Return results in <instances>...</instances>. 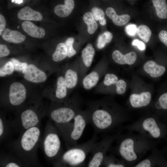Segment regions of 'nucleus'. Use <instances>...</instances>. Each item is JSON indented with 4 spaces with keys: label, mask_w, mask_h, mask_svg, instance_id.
<instances>
[{
    "label": "nucleus",
    "mask_w": 167,
    "mask_h": 167,
    "mask_svg": "<svg viewBox=\"0 0 167 167\" xmlns=\"http://www.w3.org/2000/svg\"><path fill=\"white\" fill-rule=\"evenodd\" d=\"M6 25V21L4 16L1 14H0V35L5 30Z\"/></svg>",
    "instance_id": "79ce46f5"
},
{
    "label": "nucleus",
    "mask_w": 167,
    "mask_h": 167,
    "mask_svg": "<svg viewBox=\"0 0 167 167\" xmlns=\"http://www.w3.org/2000/svg\"><path fill=\"white\" fill-rule=\"evenodd\" d=\"M137 34L144 42L147 43L150 40L152 31L148 26L142 24L137 27Z\"/></svg>",
    "instance_id": "cd10ccee"
},
{
    "label": "nucleus",
    "mask_w": 167,
    "mask_h": 167,
    "mask_svg": "<svg viewBox=\"0 0 167 167\" xmlns=\"http://www.w3.org/2000/svg\"><path fill=\"white\" fill-rule=\"evenodd\" d=\"M79 100L74 98L66 104L55 108L50 112L49 118L57 129L68 124L73 120L81 110Z\"/></svg>",
    "instance_id": "39448f33"
},
{
    "label": "nucleus",
    "mask_w": 167,
    "mask_h": 167,
    "mask_svg": "<svg viewBox=\"0 0 167 167\" xmlns=\"http://www.w3.org/2000/svg\"><path fill=\"white\" fill-rule=\"evenodd\" d=\"M142 125L143 129L148 132L154 138H157L160 136V130L153 118H150L145 119Z\"/></svg>",
    "instance_id": "6ab92c4d"
},
{
    "label": "nucleus",
    "mask_w": 167,
    "mask_h": 167,
    "mask_svg": "<svg viewBox=\"0 0 167 167\" xmlns=\"http://www.w3.org/2000/svg\"><path fill=\"white\" fill-rule=\"evenodd\" d=\"M75 6L73 0H64V4H58L55 6L54 11L58 16L65 17L71 12Z\"/></svg>",
    "instance_id": "a211bd4d"
},
{
    "label": "nucleus",
    "mask_w": 167,
    "mask_h": 167,
    "mask_svg": "<svg viewBox=\"0 0 167 167\" xmlns=\"http://www.w3.org/2000/svg\"><path fill=\"white\" fill-rule=\"evenodd\" d=\"M95 50L92 45L88 44L82 51V57L84 63L87 67H90L92 64Z\"/></svg>",
    "instance_id": "5701e85b"
},
{
    "label": "nucleus",
    "mask_w": 167,
    "mask_h": 167,
    "mask_svg": "<svg viewBox=\"0 0 167 167\" xmlns=\"http://www.w3.org/2000/svg\"><path fill=\"white\" fill-rule=\"evenodd\" d=\"M157 16L159 18H167V5L165 0H152Z\"/></svg>",
    "instance_id": "b1692460"
},
{
    "label": "nucleus",
    "mask_w": 167,
    "mask_h": 167,
    "mask_svg": "<svg viewBox=\"0 0 167 167\" xmlns=\"http://www.w3.org/2000/svg\"><path fill=\"white\" fill-rule=\"evenodd\" d=\"M132 44L133 45L137 46L139 49L141 51H143L145 49L146 46L145 44L138 39L134 40Z\"/></svg>",
    "instance_id": "ea45409f"
},
{
    "label": "nucleus",
    "mask_w": 167,
    "mask_h": 167,
    "mask_svg": "<svg viewBox=\"0 0 167 167\" xmlns=\"http://www.w3.org/2000/svg\"><path fill=\"white\" fill-rule=\"evenodd\" d=\"M134 142L130 138L123 140L119 146L118 152L120 155L125 160L132 161L136 160L137 156L134 149Z\"/></svg>",
    "instance_id": "9d476101"
},
{
    "label": "nucleus",
    "mask_w": 167,
    "mask_h": 167,
    "mask_svg": "<svg viewBox=\"0 0 167 167\" xmlns=\"http://www.w3.org/2000/svg\"><path fill=\"white\" fill-rule=\"evenodd\" d=\"M74 38L72 37H69L66 40L65 44L67 50V57L71 58L76 54V51L74 49L73 45Z\"/></svg>",
    "instance_id": "473e14b6"
},
{
    "label": "nucleus",
    "mask_w": 167,
    "mask_h": 167,
    "mask_svg": "<svg viewBox=\"0 0 167 167\" xmlns=\"http://www.w3.org/2000/svg\"><path fill=\"white\" fill-rule=\"evenodd\" d=\"M113 138L105 137L98 142H96L91 152V157L87 167H99L102 166L106 153Z\"/></svg>",
    "instance_id": "0eeeda50"
},
{
    "label": "nucleus",
    "mask_w": 167,
    "mask_h": 167,
    "mask_svg": "<svg viewBox=\"0 0 167 167\" xmlns=\"http://www.w3.org/2000/svg\"><path fill=\"white\" fill-rule=\"evenodd\" d=\"M71 122L59 133L63 139L67 148L77 144L87 125L89 124V117L88 110H80Z\"/></svg>",
    "instance_id": "20e7f679"
},
{
    "label": "nucleus",
    "mask_w": 167,
    "mask_h": 167,
    "mask_svg": "<svg viewBox=\"0 0 167 167\" xmlns=\"http://www.w3.org/2000/svg\"><path fill=\"white\" fill-rule=\"evenodd\" d=\"M67 94V88L65 83L64 78L62 76H60L58 77L57 80L55 94L56 97L59 100H62L66 97Z\"/></svg>",
    "instance_id": "393cba45"
},
{
    "label": "nucleus",
    "mask_w": 167,
    "mask_h": 167,
    "mask_svg": "<svg viewBox=\"0 0 167 167\" xmlns=\"http://www.w3.org/2000/svg\"><path fill=\"white\" fill-rule=\"evenodd\" d=\"M67 56V50L65 43L58 44L52 55L53 60L56 62L60 61L64 59Z\"/></svg>",
    "instance_id": "a878e982"
},
{
    "label": "nucleus",
    "mask_w": 167,
    "mask_h": 167,
    "mask_svg": "<svg viewBox=\"0 0 167 167\" xmlns=\"http://www.w3.org/2000/svg\"><path fill=\"white\" fill-rule=\"evenodd\" d=\"M16 3H18L19 4H20L23 2L22 0H15Z\"/></svg>",
    "instance_id": "c03bdc74"
},
{
    "label": "nucleus",
    "mask_w": 167,
    "mask_h": 167,
    "mask_svg": "<svg viewBox=\"0 0 167 167\" xmlns=\"http://www.w3.org/2000/svg\"><path fill=\"white\" fill-rule=\"evenodd\" d=\"M113 35L111 32L106 31L101 34L98 37L97 44L98 49H101L105 46L106 45L111 41Z\"/></svg>",
    "instance_id": "c756f323"
},
{
    "label": "nucleus",
    "mask_w": 167,
    "mask_h": 167,
    "mask_svg": "<svg viewBox=\"0 0 167 167\" xmlns=\"http://www.w3.org/2000/svg\"><path fill=\"white\" fill-rule=\"evenodd\" d=\"M0 166L5 167H19L27 166L26 164L18 156L15 157L10 156H5L0 161Z\"/></svg>",
    "instance_id": "412c9836"
},
{
    "label": "nucleus",
    "mask_w": 167,
    "mask_h": 167,
    "mask_svg": "<svg viewBox=\"0 0 167 167\" xmlns=\"http://www.w3.org/2000/svg\"><path fill=\"white\" fill-rule=\"evenodd\" d=\"M160 41L167 47V31L162 30L159 34Z\"/></svg>",
    "instance_id": "a19ab883"
},
{
    "label": "nucleus",
    "mask_w": 167,
    "mask_h": 167,
    "mask_svg": "<svg viewBox=\"0 0 167 167\" xmlns=\"http://www.w3.org/2000/svg\"><path fill=\"white\" fill-rule=\"evenodd\" d=\"M14 70L13 63L11 61L7 62L3 67L0 69V77H4L6 75L12 74Z\"/></svg>",
    "instance_id": "2f4dec72"
},
{
    "label": "nucleus",
    "mask_w": 167,
    "mask_h": 167,
    "mask_svg": "<svg viewBox=\"0 0 167 167\" xmlns=\"http://www.w3.org/2000/svg\"><path fill=\"white\" fill-rule=\"evenodd\" d=\"M83 19L87 25L88 32L89 33H94L98 28V25L92 12H88L84 14Z\"/></svg>",
    "instance_id": "bb28decb"
},
{
    "label": "nucleus",
    "mask_w": 167,
    "mask_h": 167,
    "mask_svg": "<svg viewBox=\"0 0 167 167\" xmlns=\"http://www.w3.org/2000/svg\"><path fill=\"white\" fill-rule=\"evenodd\" d=\"M97 139L96 135L88 141L67 148L53 161L57 167H80L84 165L87 156L91 152Z\"/></svg>",
    "instance_id": "7ed1b4c3"
},
{
    "label": "nucleus",
    "mask_w": 167,
    "mask_h": 167,
    "mask_svg": "<svg viewBox=\"0 0 167 167\" xmlns=\"http://www.w3.org/2000/svg\"><path fill=\"white\" fill-rule=\"evenodd\" d=\"M158 101L161 107L163 109H167V93L161 95Z\"/></svg>",
    "instance_id": "4c0bfd02"
},
{
    "label": "nucleus",
    "mask_w": 167,
    "mask_h": 167,
    "mask_svg": "<svg viewBox=\"0 0 167 167\" xmlns=\"http://www.w3.org/2000/svg\"><path fill=\"white\" fill-rule=\"evenodd\" d=\"M41 135L39 126L32 127L21 133L11 145L12 151L27 166L39 165L37 151Z\"/></svg>",
    "instance_id": "f257e3e1"
},
{
    "label": "nucleus",
    "mask_w": 167,
    "mask_h": 167,
    "mask_svg": "<svg viewBox=\"0 0 167 167\" xmlns=\"http://www.w3.org/2000/svg\"><path fill=\"white\" fill-rule=\"evenodd\" d=\"M17 16L21 20L40 21L42 19V15L39 12L32 9L30 7L25 6L19 11Z\"/></svg>",
    "instance_id": "ddd939ff"
},
{
    "label": "nucleus",
    "mask_w": 167,
    "mask_h": 167,
    "mask_svg": "<svg viewBox=\"0 0 167 167\" xmlns=\"http://www.w3.org/2000/svg\"><path fill=\"white\" fill-rule=\"evenodd\" d=\"M91 11L96 21L99 20L100 24L102 25H106V20L105 18L104 13L102 10L97 7H93Z\"/></svg>",
    "instance_id": "7c9ffc66"
},
{
    "label": "nucleus",
    "mask_w": 167,
    "mask_h": 167,
    "mask_svg": "<svg viewBox=\"0 0 167 167\" xmlns=\"http://www.w3.org/2000/svg\"><path fill=\"white\" fill-rule=\"evenodd\" d=\"M151 166V163L148 159L144 160L136 165V167H150Z\"/></svg>",
    "instance_id": "37998d69"
},
{
    "label": "nucleus",
    "mask_w": 167,
    "mask_h": 167,
    "mask_svg": "<svg viewBox=\"0 0 167 167\" xmlns=\"http://www.w3.org/2000/svg\"><path fill=\"white\" fill-rule=\"evenodd\" d=\"M65 83L67 88L71 89L75 87L78 83V76L76 71L69 69L66 71L64 76Z\"/></svg>",
    "instance_id": "4be33fe9"
},
{
    "label": "nucleus",
    "mask_w": 167,
    "mask_h": 167,
    "mask_svg": "<svg viewBox=\"0 0 167 167\" xmlns=\"http://www.w3.org/2000/svg\"><path fill=\"white\" fill-rule=\"evenodd\" d=\"M10 51L6 46L4 45H0V57L2 58L8 56Z\"/></svg>",
    "instance_id": "58836bf2"
},
{
    "label": "nucleus",
    "mask_w": 167,
    "mask_h": 167,
    "mask_svg": "<svg viewBox=\"0 0 167 167\" xmlns=\"http://www.w3.org/2000/svg\"><path fill=\"white\" fill-rule=\"evenodd\" d=\"M100 79V75L96 71H93L86 75L83 79L82 84L84 88L89 90L95 87Z\"/></svg>",
    "instance_id": "aec40b11"
},
{
    "label": "nucleus",
    "mask_w": 167,
    "mask_h": 167,
    "mask_svg": "<svg viewBox=\"0 0 167 167\" xmlns=\"http://www.w3.org/2000/svg\"><path fill=\"white\" fill-rule=\"evenodd\" d=\"M115 85L116 92L118 94L121 95L125 92L126 84L124 80L122 79L118 80Z\"/></svg>",
    "instance_id": "f704fd0d"
},
{
    "label": "nucleus",
    "mask_w": 167,
    "mask_h": 167,
    "mask_svg": "<svg viewBox=\"0 0 167 167\" xmlns=\"http://www.w3.org/2000/svg\"><path fill=\"white\" fill-rule=\"evenodd\" d=\"M106 14L112 19L113 24L118 26L125 25L130 19V15L127 14L118 15L114 9L111 7H109L106 9Z\"/></svg>",
    "instance_id": "dca6fc26"
},
{
    "label": "nucleus",
    "mask_w": 167,
    "mask_h": 167,
    "mask_svg": "<svg viewBox=\"0 0 167 167\" xmlns=\"http://www.w3.org/2000/svg\"><path fill=\"white\" fill-rule=\"evenodd\" d=\"M118 80V78L115 75L108 73L105 76L103 83L105 85L109 86L116 84Z\"/></svg>",
    "instance_id": "72a5a7b5"
},
{
    "label": "nucleus",
    "mask_w": 167,
    "mask_h": 167,
    "mask_svg": "<svg viewBox=\"0 0 167 167\" xmlns=\"http://www.w3.org/2000/svg\"><path fill=\"white\" fill-rule=\"evenodd\" d=\"M26 80L34 83H42L46 79V74L33 64H29L22 71Z\"/></svg>",
    "instance_id": "1a4fd4ad"
},
{
    "label": "nucleus",
    "mask_w": 167,
    "mask_h": 167,
    "mask_svg": "<svg viewBox=\"0 0 167 167\" xmlns=\"http://www.w3.org/2000/svg\"><path fill=\"white\" fill-rule=\"evenodd\" d=\"M26 97V91L21 83L15 82L11 85L9 90V101L13 106H18L22 104Z\"/></svg>",
    "instance_id": "6e6552de"
},
{
    "label": "nucleus",
    "mask_w": 167,
    "mask_h": 167,
    "mask_svg": "<svg viewBox=\"0 0 167 167\" xmlns=\"http://www.w3.org/2000/svg\"><path fill=\"white\" fill-rule=\"evenodd\" d=\"M137 27L134 24H130L125 27V31L126 34L131 36H135L137 33Z\"/></svg>",
    "instance_id": "e433bc0d"
},
{
    "label": "nucleus",
    "mask_w": 167,
    "mask_h": 167,
    "mask_svg": "<svg viewBox=\"0 0 167 167\" xmlns=\"http://www.w3.org/2000/svg\"><path fill=\"white\" fill-rule=\"evenodd\" d=\"M151 99V95L149 92H143L140 94H133L130 97V101L132 106L135 108L147 106Z\"/></svg>",
    "instance_id": "9b49d317"
},
{
    "label": "nucleus",
    "mask_w": 167,
    "mask_h": 167,
    "mask_svg": "<svg viewBox=\"0 0 167 167\" xmlns=\"http://www.w3.org/2000/svg\"><path fill=\"white\" fill-rule=\"evenodd\" d=\"M90 123L93 128L95 134L107 131L116 125L120 118L108 109L106 103L100 100L87 104Z\"/></svg>",
    "instance_id": "f03ea898"
},
{
    "label": "nucleus",
    "mask_w": 167,
    "mask_h": 167,
    "mask_svg": "<svg viewBox=\"0 0 167 167\" xmlns=\"http://www.w3.org/2000/svg\"><path fill=\"white\" fill-rule=\"evenodd\" d=\"M143 69L152 77L156 78L162 75L166 69L164 66L157 64L152 61H148L144 65Z\"/></svg>",
    "instance_id": "2eb2a0df"
},
{
    "label": "nucleus",
    "mask_w": 167,
    "mask_h": 167,
    "mask_svg": "<svg viewBox=\"0 0 167 167\" xmlns=\"http://www.w3.org/2000/svg\"><path fill=\"white\" fill-rule=\"evenodd\" d=\"M19 26H18L17 28H19Z\"/></svg>",
    "instance_id": "a18cd8bd"
},
{
    "label": "nucleus",
    "mask_w": 167,
    "mask_h": 167,
    "mask_svg": "<svg viewBox=\"0 0 167 167\" xmlns=\"http://www.w3.org/2000/svg\"><path fill=\"white\" fill-rule=\"evenodd\" d=\"M21 26L24 31L32 37L41 38L44 37L45 35L44 28L36 26L31 21H24Z\"/></svg>",
    "instance_id": "4468645a"
},
{
    "label": "nucleus",
    "mask_w": 167,
    "mask_h": 167,
    "mask_svg": "<svg viewBox=\"0 0 167 167\" xmlns=\"http://www.w3.org/2000/svg\"><path fill=\"white\" fill-rule=\"evenodd\" d=\"M11 127H12L11 123H10L5 118L1 116L0 117V139L1 141L6 138L9 132L10 128Z\"/></svg>",
    "instance_id": "c85d7f7f"
},
{
    "label": "nucleus",
    "mask_w": 167,
    "mask_h": 167,
    "mask_svg": "<svg viewBox=\"0 0 167 167\" xmlns=\"http://www.w3.org/2000/svg\"><path fill=\"white\" fill-rule=\"evenodd\" d=\"M59 134L52 122L46 126L42 141V148L46 157L53 161L62 153Z\"/></svg>",
    "instance_id": "423d86ee"
},
{
    "label": "nucleus",
    "mask_w": 167,
    "mask_h": 167,
    "mask_svg": "<svg viewBox=\"0 0 167 167\" xmlns=\"http://www.w3.org/2000/svg\"><path fill=\"white\" fill-rule=\"evenodd\" d=\"M5 41L14 43H19L23 42L25 36L17 30H12L6 28L4 31L2 36Z\"/></svg>",
    "instance_id": "f3484780"
},
{
    "label": "nucleus",
    "mask_w": 167,
    "mask_h": 167,
    "mask_svg": "<svg viewBox=\"0 0 167 167\" xmlns=\"http://www.w3.org/2000/svg\"><path fill=\"white\" fill-rule=\"evenodd\" d=\"M11 61L13 63L14 70L16 71H22L28 65L27 63L20 62L18 60L15 58H12L11 60Z\"/></svg>",
    "instance_id": "c9c22d12"
},
{
    "label": "nucleus",
    "mask_w": 167,
    "mask_h": 167,
    "mask_svg": "<svg viewBox=\"0 0 167 167\" xmlns=\"http://www.w3.org/2000/svg\"><path fill=\"white\" fill-rule=\"evenodd\" d=\"M112 57L113 61L118 64L131 65L135 62L137 56L136 53L134 52L124 55L119 50H115L112 53Z\"/></svg>",
    "instance_id": "f8f14e48"
}]
</instances>
